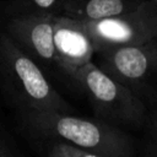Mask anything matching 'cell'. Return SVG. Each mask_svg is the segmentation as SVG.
Wrapping results in <instances>:
<instances>
[{
	"instance_id": "cell-13",
	"label": "cell",
	"mask_w": 157,
	"mask_h": 157,
	"mask_svg": "<svg viewBox=\"0 0 157 157\" xmlns=\"http://www.w3.org/2000/svg\"><path fill=\"white\" fill-rule=\"evenodd\" d=\"M0 157H5V152H4V151L0 152Z\"/></svg>"
},
{
	"instance_id": "cell-9",
	"label": "cell",
	"mask_w": 157,
	"mask_h": 157,
	"mask_svg": "<svg viewBox=\"0 0 157 157\" xmlns=\"http://www.w3.org/2000/svg\"><path fill=\"white\" fill-rule=\"evenodd\" d=\"M6 9L7 16H63L64 0H10Z\"/></svg>"
},
{
	"instance_id": "cell-6",
	"label": "cell",
	"mask_w": 157,
	"mask_h": 157,
	"mask_svg": "<svg viewBox=\"0 0 157 157\" xmlns=\"http://www.w3.org/2000/svg\"><path fill=\"white\" fill-rule=\"evenodd\" d=\"M54 17L37 15L9 16L4 32L42 69L56 67L60 72L54 45Z\"/></svg>"
},
{
	"instance_id": "cell-11",
	"label": "cell",
	"mask_w": 157,
	"mask_h": 157,
	"mask_svg": "<svg viewBox=\"0 0 157 157\" xmlns=\"http://www.w3.org/2000/svg\"><path fill=\"white\" fill-rule=\"evenodd\" d=\"M142 131L145 134L142 153L157 155V108L148 109L146 124Z\"/></svg>"
},
{
	"instance_id": "cell-3",
	"label": "cell",
	"mask_w": 157,
	"mask_h": 157,
	"mask_svg": "<svg viewBox=\"0 0 157 157\" xmlns=\"http://www.w3.org/2000/svg\"><path fill=\"white\" fill-rule=\"evenodd\" d=\"M0 75L22 112H74L72 105L49 82L43 69L6 32L0 33Z\"/></svg>"
},
{
	"instance_id": "cell-10",
	"label": "cell",
	"mask_w": 157,
	"mask_h": 157,
	"mask_svg": "<svg viewBox=\"0 0 157 157\" xmlns=\"http://www.w3.org/2000/svg\"><path fill=\"white\" fill-rule=\"evenodd\" d=\"M47 156L48 157H103L101 155L77 147L70 142L63 140H55V139H53L50 145H48Z\"/></svg>"
},
{
	"instance_id": "cell-7",
	"label": "cell",
	"mask_w": 157,
	"mask_h": 157,
	"mask_svg": "<svg viewBox=\"0 0 157 157\" xmlns=\"http://www.w3.org/2000/svg\"><path fill=\"white\" fill-rule=\"evenodd\" d=\"M54 45L60 72L92 61L96 48L85 25L67 16L54 17Z\"/></svg>"
},
{
	"instance_id": "cell-5",
	"label": "cell",
	"mask_w": 157,
	"mask_h": 157,
	"mask_svg": "<svg viewBox=\"0 0 157 157\" xmlns=\"http://www.w3.org/2000/svg\"><path fill=\"white\" fill-rule=\"evenodd\" d=\"M96 52L107 47L157 42V0H146L129 12L97 21H82Z\"/></svg>"
},
{
	"instance_id": "cell-4",
	"label": "cell",
	"mask_w": 157,
	"mask_h": 157,
	"mask_svg": "<svg viewBox=\"0 0 157 157\" xmlns=\"http://www.w3.org/2000/svg\"><path fill=\"white\" fill-rule=\"evenodd\" d=\"M96 54L98 66L128 87L147 108L156 101L153 83L157 81V42L107 47L98 49Z\"/></svg>"
},
{
	"instance_id": "cell-1",
	"label": "cell",
	"mask_w": 157,
	"mask_h": 157,
	"mask_svg": "<svg viewBox=\"0 0 157 157\" xmlns=\"http://www.w3.org/2000/svg\"><path fill=\"white\" fill-rule=\"evenodd\" d=\"M23 119L28 128L44 137L63 140L103 157H137L136 144L128 131L96 117L27 110Z\"/></svg>"
},
{
	"instance_id": "cell-12",
	"label": "cell",
	"mask_w": 157,
	"mask_h": 157,
	"mask_svg": "<svg viewBox=\"0 0 157 157\" xmlns=\"http://www.w3.org/2000/svg\"><path fill=\"white\" fill-rule=\"evenodd\" d=\"M141 157H157V155H152V153H142Z\"/></svg>"
},
{
	"instance_id": "cell-2",
	"label": "cell",
	"mask_w": 157,
	"mask_h": 157,
	"mask_svg": "<svg viewBox=\"0 0 157 157\" xmlns=\"http://www.w3.org/2000/svg\"><path fill=\"white\" fill-rule=\"evenodd\" d=\"M65 77L87 98L96 118L125 131H142L148 108L128 87L90 61L70 69Z\"/></svg>"
},
{
	"instance_id": "cell-8",
	"label": "cell",
	"mask_w": 157,
	"mask_h": 157,
	"mask_svg": "<svg viewBox=\"0 0 157 157\" xmlns=\"http://www.w3.org/2000/svg\"><path fill=\"white\" fill-rule=\"evenodd\" d=\"M146 0H64V13L80 21H97L137 9Z\"/></svg>"
},
{
	"instance_id": "cell-14",
	"label": "cell",
	"mask_w": 157,
	"mask_h": 157,
	"mask_svg": "<svg viewBox=\"0 0 157 157\" xmlns=\"http://www.w3.org/2000/svg\"><path fill=\"white\" fill-rule=\"evenodd\" d=\"M2 151H4V150H2V147L0 146V152H2Z\"/></svg>"
}]
</instances>
